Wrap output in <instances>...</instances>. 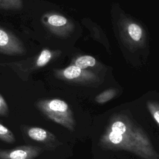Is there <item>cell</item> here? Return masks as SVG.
<instances>
[{
    "mask_svg": "<svg viewBox=\"0 0 159 159\" xmlns=\"http://www.w3.org/2000/svg\"><path fill=\"white\" fill-rule=\"evenodd\" d=\"M99 145L104 149L128 151L143 159H159L147 134L124 113L112 116Z\"/></svg>",
    "mask_w": 159,
    "mask_h": 159,
    "instance_id": "cell-1",
    "label": "cell"
},
{
    "mask_svg": "<svg viewBox=\"0 0 159 159\" xmlns=\"http://www.w3.org/2000/svg\"><path fill=\"white\" fill-rule=\"evenodd\" d=\"M36 106L42 113L52 121L62 125L70 131H73L75 120L68 104L60 99H40Z\"/></svg>",
    "mask_w": 159,
    "mask_h": 159,
    "instance_id": "cell-2",
    "label": "cell"
},
{
    "mask_svg": "<svg viewBox=\"0 0 159 159\" xmlns=\"http://www.w3.org/2000/svg\"><path fill=\"white\" fill-rule=\"evenodd\" d=\"M55 55V53L48 49L43 48L37 55L27 60L4 64L11 66L19 76H27L30 73L45 66Z\"/></svg>",
    "mask_w": 159,
    "mask_h": 159,
    "instance_id": "cell-3",
    "label": "cell"
},
{
    "mask_svg": "<svg viewBox=\"0 0 159 159\" xmlns=\"http://www.w3.org/2000/svg\"><path fill=\"white\" fill-rule=\"evenodd\" d=\"M55 76L61 80L80 84H99L101 83L99 78L94 73L81 69L75 65L56 70Z\"/></svg>",
    "mask_w": 159,
    "mask_h": 159,
    "instance_id": "cell-4",
    "label": "cell"
},
{
    "mask_svg": "<svg viewBox=\"0 0 159 159\" xmlns=\"http://www.w3.org/2000/svg\"><path fill=\"white\" fill-rule=\"evenodd\" d=\"M26 52L25 47L15 34L0 26V53L23 55Z\"/></svg>",
    "mask_w": 159,
    "mask_h": 159,
    "instance_id": "cell-5",
    "label": "cell"
},
{
    "mask_svg": "<svg viewBox=\"0 0 159 159\" xmlns=\"http://www.w3.org/2000/svg\"><path fill=\"white\" fill-rule=\"evenodd\" d=\"M42 152L43 148L38 146H17L12 149H0V159H35Z\"/></svg>",
    "mask_w": 159,
    "mask_h": 159,
    "instance_id": "cell-6",
    "label": "cell"
},
{
    "mask_svg": "<svg viewBox=\"0 0 159 159\" xmlns=\"http://www.w3.org/2000/svg\"><path fill=\"white\" fill-rule=\"evenodd\" d=\"M26 133L29 138L44 144L48 148H53L60 145L56 136L44 129L38 127H30L27 129Z\"/></svg>",
    "mask_w": 159,
    "mask_h": 159,
    "instance_id": "cell-7",
    "label": "cell"
},
{
    "mask_svg": "<svg viewBox=\"0 0 159 159\" xmlns=\"http://www.w3.org/2000/svg\"><path fill=\"white\" fill-rule=\"evenodd\" d=\"M42 24L52 32H57L67 24V19L63 16L53 13H46L41 17Z\"/></svg>",
    "mask_w": 159,
    "mask_h": 159,
    "instance_id": "cell-8",
    "label": "cell"
},
{
    "mask_svg": "<svg viewBox=\"0 0 159 159\" xmlns=\"http://www.w3.org/2000/svg\"><path fill=\"white\" fill-rule=\"evenodd\" d=\"M117 94V91L115 89L110 88L103 91L95 97V101L98 104H104L113 99Z\"/></svg>",
    "mask_w": 159,
    "mask_h": 159,
    "instance_id": "cell-9",
    "label": "cell"
},
{
    "mask_svg": "<svg viewBox=\"0 0 159 159\" xmlns=\"http://www.w3.org/2000/svg\"><path fill=\"white\" fill-rule=\"evenodd\" d=\"M23 7V0H0V9L20 10Z\"/></svg>",
    "mask_w": 159,
    "mask_h": 159,
    "instance_id": "cell-10",
    "label": "cell"
},
{
    "mask_svg": "<svg viewBox=\"0 0 159 159\" xmlns=\"http://www.w3.org/2000/svg\"><path fill=\"white\" fill-rule=\"evenodd\" d=\"M96 64V60L89 55H84L78 57L75 61V65L81 69H86L89 66H93Z\"/></svg>",
    "mask_w": 159,
    "mask_h": 159,
    "instance_id": "cell-11",
    "label": "cell"
},
{
    "mask_svg": "<svg viewBox=\"0 0 159 159\" xmlns=\"http://www.w3.org/2000/svg\"><path fill=\"white\" fill-rule=\"evenodd\" d=\"M0 140L8 143H12L16 141V138L13 133L7 127L0 123Z\"/></svg>",
    "mask_w": 159,
    "mask_h": 159,
    "instance_id": "cell-12",
    "label": "cell"
},
{
    "mask_svg": "<svg viewBox=\"0 0 159 159\" xmlns=\"http://www.w3.org/2000/svg\"><path fill=\"white\" fill-rule=\"evenodd\" d=\"M146 104L148 111L159 126V103L154 101H148Z\"/></svg>",
    "mask_w": 159,
    "mask_h": 159,
    "instance_id": "cell-13",
    "label": "cell"
},
{
    "mask_svg": "<svg viewBox=\"0 0 159 159\" xmlns=\"http://www.w3.org/2000/svg\"><path fill=\"white\" fill-rule=\"evenodd\" d=\"M128 32L133 40L138 41L142 37V29L137 24H132L128 27Z\"/></svg>",
    "mask_w": 159,
    "mask_h": 159,
    "instance_id": "cell-14",
    "label": "cell"
},
{
    "mask_svg": "<svg viewBox=\"0 0 159 159\" xmlns=\"http://www.w3.org/2000/svg\"><path fill=\"white\" fill-rule=\"evenodd\" d=\"M9 113V108L6 100L0 94V116H7Z\"/></svg>",
    "mask_w": 159,
    "mask_h": 159,
    "instance_id": "cell-15",
    "label": "cell"
}]
</instances>
